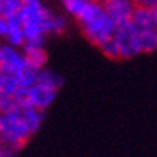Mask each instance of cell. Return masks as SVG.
<instances>
[{
    "instance_id": "cell-3",
    "label": "cell",
    "mask_w": 157,
    "mask_h": 157,
    "mask_svg": "<svg viewBox=\"0 0 157 157\" xmlns=\"http://www.w3.org/2000/svg\"><path fill=\"white\" fill-rule=\"evenodd\" d=\"M83 35L87 37L88 42H91L93 45L99 47L104 42H108L114 37L116 34V24L112 23V19L106 15V11H101L98 16H95L91 21H88L87 24L80 26Z\"/></svg>"
},
{
    "instance_id": "cell-1",
    "label": "cell",
    "mask_w": 157,
    "mask_h": 157,
    "mask_svg": "<svg viewBox=\"0 0 157 157\" xmlns=\"http://www.w3.org/2000/svg\"><path fill=\"white\" fill-rule=\"evenodd\" d=\"M31 132L27 128L21 109L8 114H0V143L18 151L31 138Z\"/></svg>"
},
{
    "instance_id": "cell-6",
    "label": "cell",
    "mask_w": 157,
    "mask_h": 157,
    "mask_svg": "<svg viewBox=\"0 0 157 157\" xmlns=\"http://www.w3.org/2000/svg\"><path fill=\"white\" fill-rule=\"evenodd\" d=\"M29 64L21 48H15L10 45H2L0 48V72L18 75L23 69H26Z\"/></svg>"
},
{
    "instance_id": "cell-20",
    "label": "cell",
    "mask_w": 157,
    "mask_h": 157,
    "mask_svg": "<svg viewBox=\"0 0 157 157\" xmlns=\"http://www.w3.org/2000/svg\"><path fill=\"white\" fill-rule=\"evenodd\" d=\"M24 0H2L3 5V16L6 15H16L19 11V8L23 6Z\"/></svg>"
},
{
    "instance_id": "cell-7",
    "label": "cell",
    "mask_w": 157,
    "mask_h": 157,
    "mask_svg": "<svg viewBox=\"0 0 157 157\" xmlns=\"http://www.w3.org/2000/svg\"><path fill=\"white\" fill-rule=\"evenodd\" d=\"M101 3L106 15L112 19V23L116 26L130 23L135 6H136L132 0H103Z\"/></svg>"
},
{
    "instance_id": "cell-28",
    "label": "cell",
    "mask_w": 157,
    "mask_h": 157,
    "mask_svg": "<svg viewBox=\"0 0 157 157\" xmlns=\"http://www.w3.org/2000/svg\"><path fill=\"white\" fill-rule=\"evenodd\" d=\"M0 48H2V44H0Z\"/></svg>"
},
{
    "instance_id": "cell-25",
    "label": "cell",
    "mask_w": 157,
    "mask_h": 157,
    "mask_svg": "<svg viewBox=\"0 0 157 157\" xmlns=\"http://www.w3.org/2000/svg\"><path fill=\"white\" fill-rule=\"evenodd\" d=\"M132 2L136 5V6H143V5H146L147 6V3H149V0H132Z\"/></svg>"
},
{
    "instance_id": "cell-14",
    "label": "cell",
    "mask_w": 157,
    "mask_h": 157,
    "mask_svg": "<svg viewBox=\"0 0 157 157\" xmlns=\"http://www.w3.org/2000/svg\"><path fill=\"white\" fill-rule=\"evenodd\" d=\"M21 114H23V119L27 128H29V132L34 135L44 122V112L35 108H26V109H21Z\"/></svg>"
},
{
    "instance_id": "cell-2",
    "label": "cell",
    "mask_w": 157,
    "mask_h": 157,
    "mask_svg": "<svg viewBox=\"0 0 157 157\" xmlns=\"http://www.w3.org/2000/svg\"><path fill=\"white\" fill-rule=\"evenodd\" d=\"M47 6H44L42 0H24L23 6L16 13L18 18L21 19L24 29L26 40H37V39H45L44 34V16L47 13Z\"/></svg>"
},
{
    "instance_id": "cell-13",
    "label": "cell",
    "mask_w": 157,
    "mask_h": 157,
    "mask_svg": "<svg viewBox=\"0 0 157 157\" xmlns=\"http://www.w3.org/2000/svg\"><path fill=\"white\" fill-rule=\"evenodd\" d=\"M141 53L157 52V29H143L138 32Z\"/></svg>"
},
{
    "instance_id": "cell-11",
    "label": "cell",
    "mask_w": 157,
    "mask_h": 157,
    "mask_svg": "<svg viewBox=\"0 0 157 157\" xmlns=\"http://www.w3.org/2000/svg\"><path fill=\"white\" fill-rule=\"evenodd\" d=\"M44 34L45 35H58L66 32L67 29V18L64 15H58V13H52L50 10H47L45 16H44Z\"/></svg>"
},
{
    "instance_id": "cell-8",
    "label": "cell",
    "mask_w": 157,
    "mask_h": 157,
    "mask_svg": "<svg viewBox=\"0 0 157 157\" xmlns=\"http://www.w3.org/2000/svg\"><path fill=\"white\" fill-rule=\"evenodd\" d=\"M23 53L27 59V64L35 69H45L47 64V52H45V39H37V40H26L23 45Z\"/></svg>"
},
{
    "instance_id": "cell-9",
    "label": "cell",
    "mask_w": 157,
    "mask_h": 157,
    "mask_svg": "<svg viewBox=\"0 0 157 157\" xmlns=\"http://www.w3.org/2000/svg\"><path fill=\"white\" fill-rule=\"evenodd\" d=\"M5 19H6V34L3 39L6 45L15 48H23V45L26 44V35H24L21 19L18 18V15H6Z\"/></svg>"
},
{
    "instance_id": "cell-26",
    "label": "cell",
    "mask_w": 157,
    "mask_h": 157,
    "mask_svg": "<svg viewBox=\"0 0 157 157\" xmlns=\"http://www.w3.org/2000/svg\"><path fill=\"white\" fill-rule=\"evenodd\" d=\"M147 6H152V8H157V0H149Z\"/></svg>"
},
{
    "instance_id": "cell-23",
    "label": "cell",
    "mask_w": 157,
    "mask_h": 157,
    "mask_svg": "<svg viewBox=\"0 0 157 157\" xmlns=\"http://www.w3.org/2000/svg\"><path fill=\"white\" fill-rule=\"evenodd\" d=\"M6 34V19L5 16H0V39H3Z\"/></svg>"
},
{
    "instance_id": "cell-22",
    "label": "cell",
    "mask_w": 157,
    "mask_h": 157,
    "mask_svg": "<svg viewBox=\"0 0 157 157\" xmlns=\"http://www.w3.org/2000/svg\"><path fill=\"white\" fill-rule=\"evenodd\" d=\"M0 157H16V151L0 143Z\"/></svg>"
},
{
    "instance_id": "cell-29",
    "label": "cell",
    "mask_w": 157,
    "mask_h": 157,
    "mask_svg": "<svg viewBox=\"0 0 157 157\" xmlns=\"http://www.w3.org/2000/svg\"><path fill=\"white\" fill-rule=\"evenodd\" d=\"M99 2H103V0H99Z\"/></svg>"
},
{
    "instance_id": "cell-21",
    "label": "cell",
    "mask_w": 157,
    "mask_h": 157,
    "mask_svg": "<svg viewBox=\"0 0 157 157\" xmlns=\"http://www.w3.org/2000/svg\"><path fill=\"white\" fill-rule=\"evenodd\" d=\"M19 108L16 106L13 96H2L0 95V114H8L13 111H18Z\"/></svg>"
},
{
    "instance_id": "cell-16",
    "label": "cell",
    "mask_w": 157,
    "mask_h": 157,
    "mask_svg": "<svg viewBox=\"0 0 157 157\" xmlns=\"http://www.w3.org/2000/svg\"><path fill=\"white\" fill-rule=\"evenodd\" d=\"M39 72H40V71L32 67V66H27L26 69H23L16 75L19 87L21 88H31V87H34V85L37 83V80H39Z\"/></svg>"
},
{
    "instance_id": "cell-18",
    "label": "cell",
    "mask_w": 157,
    "mask_h": 157,
    "mask_svg": "<svg viewBox=\"0 0 157 157\" xmlns=\"http://www.w3.org/2000/svg\"><path fill=\"white\" fill-rule=\"evenodd\" d=\"M99 50H101V53L106 56V58H111V59H120V53H119V47L116 44V40H114V37L108 42H104L103 45L98 47Z\"/></svg>"
},
{
    "instance_id": "cell-4",
    "label": "cell",
    "mask_w": 157,
    "mask_h": 157,
    "mask_svg": "<svg viewBox=\"0 0 157 157\" xmlns=\"http://www.w3.org/2000/svg\"><path fill=\"white\" fill-rule=\"evenodd\" d=\"M138 32H140L138 27L135 26L132 21L116 27L114 40H116V44L119 47L120 59H130V58H135L136 55L141 53Z\"/></svg>"
},
{
    "instance_id": "cell-12",
    "label": "cell",
    "mask_w": 157,
    "mask_h": 157,
    "mask_svg": "<svg viewBox=\"0 0 157 157\" xmlns=\"http://www.w3.org/2000/svg\"><path fill=\"white\" fill-rule=\"evenodd\" d=\"M132 23L138 27V31L143 29H154L152 26V8L151 6H135L133 16H132Z\"/></svg>"
},
{
    "instance_id": "cell-17",
    "label": "cell",
    "mask_w": 157,
    "mask_h": 157,
    "mask_svg": "<svg viewBox=\"0 0 157 157\" xmlns=\"http://www.w3.org/2000/svg\"><path fill=\"white\" fill-rule=\"evenodd\" d=\"M19 83L15 75L0 72V95L2 96H13L18 91Z\"/></svg>"
},
{
    "instance_id": "cell-27",
    "label": "cell",
    "mask_w": 157,
    "mask_h": 157,
    "mask_svg": "<svg viewBox=\"0 0 157 157\" xmlns=\"http://www.w3.org/2000/svg\"><path fill=\"white\" fill-rule=\"evenodd\" d=\"M0 16H3V5H2V0H0Z\"/></svg>"
},
{
    "instance_id": "cell-10",
    "label": "cell",
    "mask_w": 157,
    "mask_h": 157,
    "mask_svg": "<svg viewBox=\"0 0 157 157\" xmlns=\"http://www.w3.org/2000/svg\"><path fill=\"white\" fill-rule=\"evenodd\" d=\"M56 93L52 88L45 87V85H40V83H35L34 87L29 88V104L31 108H35L44 112V109H47L50 104L55 101Z\"/></svg>"
},
{
    "instance_id": "cell-15",
    "label": "cell",
    "mask_w": 157,
    "mask_h": 157,
    "mask_svg": "<svg viewBox=\"0 0 157 157\" xmlns=\"http://www.w3.org/2000/svg\"><path fill=\"white\" fill-rule=\"evenodd\" d=\"M37 83L40 85H45V87L48 88H52L55 91H58L61 87H63V77L59 74H56L55 71L52 69H42L40 72H39V80Z\"/></svg>"
},
{
    "instance_id": "cell-19",
    "label": "cell",
    "mask_w": 157,
    "mask_h": 157,
    "mask_svg": "<svg viewBox=\"0 0 157 157\" xmlns=\"http://www.w3.org/2000/svg\"><path fill=\"white\" fill-rule=\"evenodd\" d=\"M13 99L19 109H26V108H31L29 104V88H18V91L13 95Z\"/></svg>"
},
{
    "instance_id": "cell-5",
    "label": "cell",
    "mask_w": 157,
    "mask_h": 157,
    "mask_svg": "<svg viewBox=\"0 0 157 157\" xmlns=\"http://www.w3.org/2000/svg\"><path fill=\"white\" fill-rule=\"evenodd\" d=\"M63 6L80 26L87 24L101 11H104L99 0H63Z\"/></svg>"
},
{
    "instance_id": "cell-24",
    "label": "cell",
    "mask_w": 157,
    "mask_h": 157,
    "mask_svg": "<svg viewBox=\"0 0 157 157\" xmlns=\"http://www.w3.org/2000/svg\"><path fill=\"white\" fill-rule=\"evenodd\" d=\"M152 26H154V29H157V8H152Z\"/></svg>"
}]
</instances>
